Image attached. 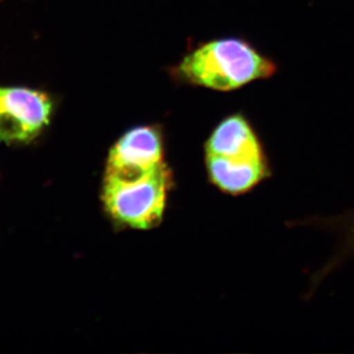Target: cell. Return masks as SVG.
I'll use <instances>...</instances> for the list:
<instances>
[{
  "mask_svg": "<svg viewBox=\"0 0 354 354\" xmlns=\"http://www.w3.org/2000/svg\"><path fill=\"white\" fill-rule=\"evenodd\" d=\"M174 174L158 125L127 130L109 149L102 172L101 201L118 227L149 230L162 223Z\"/></svg>",
  "mask_w": 354,
  "mask_h": 354,
  "instance_id": "obj_1",
  "label": "cell"
},
{
  "mask_svg": "<svg viewBox=\"0 0 354 354\" xmlns=\"http://www.w3.org/2000/svg\"><path fill=\"white\" fill-rule=\"evenodd\" d=\"M205 169L209 183L223 194H248L272 176L264 146L245 116L221 120L207 139Z\"/></svg>",
  "mask_w": 354,
  "mask_h": 354,
  "instance_id": "obj_2",
  "label": "cell"
},
{
  "mask_svg": "<svg viewBox=\"0 0 354 354\" xmlns=\"http://www.w3.org/2000/svg\"><path fill=\"white\" fill-rule=\"evenodd\" d=\"M277 67L245 41L221 39L198 46L172 69L174 78L212 90H235L270 78Z\"/></svg>",
  "mask_w": 354,
  "mask_h": 354,
  "instance_id": "obj_3",
  "label": "cell"
},
{
  "mask_svg": "<svg viewBox=\"0 0 354 354\" xmlns=\"http://www.w3.org/2000/svg\"><path fill=\"white\" fill-rule=\"evenodd\" d=\"M53 108L50 95L41 91L0 87V140L32 141L50 124Z\"/></svg>",
  "mask_w": 354,
  "mask_h": 354,
  "instance_id": "obj_4",
  "label": "cell"
},
{
  "mask_svg": "<svg viewBox=\"0 0 354 354\" xmlns=\"http://www.w3.org/2000/svg\"><path fill=\"white\" fill-rule=\"evenodd\" d=\"M342 230L344 232V255H354V213L349 214L346 218L341 221Z\"/></svg>",
  "mask_w": 354,
  "mask_h": 354,
  "instance_id": "obj_5",
  "label": "cell"
},
{
  "mask_svg": "<svg viewBox=\"0 0 354 354\" xmlns=\"http://www.w3.org/2000/svg\"><path fill=\"white\" fill-rule=\"evenodd\" d=\"M0 1H1V0H0Z\"/></svg>",
  "mask_w": 354,
  "mask_h": 354,
  "instance_id": "obj_6",
  "label": "cell"
}]
</instances>
